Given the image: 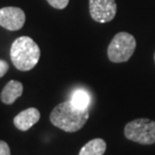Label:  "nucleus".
<instances>
[{"label": "nucleus", "mask_w": 155, "mask_h": 155, "mask_svg": "<svg viewBox=\"0 0 155 155\" xmlns=\"http://www.w3.org/2000/svg\"><path fill=\"white\" fill-rule=\"evenodd\" d=\"M89 116V109H78L71 101H66L54 108L49 119L52 125L64 131L77 132L85 126Z\"/></svg>", "instance_id": "1"}, {"label": "nucleus", "mask_w": 155, "mask_h": 155, "mask_svg": "<svg viewBox=\"0 0 155 155\" xmlns=\"http://www.w3.org/2000/svg\"><path fill=\"white\" fill-rule=\"evenodd\" d=\"M10 58L17 70L27 72L38 64L40 58V48L28 36H20L13 41L10 48Z\"/></svg>", "instance_id": "2"}, {"label": "nucleus", "mask_w": 155, "mask_h": 155, "mask_svg": "<svg viewBox=\"0 0 155 155\" xmlns=\"http://www.w3.org/2000/svg\"><path fill=\"white\" fill-rule=\"evenodd\" d=\"M136 45L137 42L131 33L125 31L118 32L108 45V58L115 64L125 63L131 58L136 49Z\"/></svg>", "instance_id": "3"}, {"label": "nucleus", "mask_w": 155, "mask_h": 155, "mask_svg": "<svg viewBox=\"0 0 155 155\" xmlns=\"http://www.w3.org/2000/svg\"><path fill=\"white\" fill-rule=\"evenodd\" d=\"M126 138L142 145L155 143V121L146 118L135 119L127 123L124 129Z\"/></svg>", "instance_id": "4"}, {"label": "nucleus", "mask_w": 155, "mask_h": 155, "mask_svg": "<svg viewBox=\"0 0 155 155\" xmlns=\"http://www.w3.org/2000/svg\"><path fill=\"white\" fill-rule=\"evenodd\" d=\"M90 15L99 23H107L113 20L117 13L115 0H89Z\"/></svg>", "instance_id": "5"}, {"label": "nucleus", "mask_w": 155, "mask_h": 155, "mask_svg": "<svg viewBox=\"0 0 155 155\" xmlns=\"http://www.w3.org/2000/svg\"><path fill=\"white\" fill-rule=\"evenodd\" d=\"M25 23V13L19 7H3L0 9V26L5 29L15 31L22 28Z\"/></svg>", "instance_id": "6"}, {"label": "nucleus", "mask_w": 155, "mask_h": 155, "mask_svg": "<svg viewBox=\"0 0 155 155\" xmlns=\"http://www.w3.org/2000/svg\"><path fill=\"white\" fill-rule=\"evenodd\" d=\"M40 119V113L36 108H28V109L21 111L14 117L13 123L17 129L21 131H27L31 127L38 122Z\"/></svg>", "instance_id": "7"}, {"label": "nucleus", "mask_w": 155, "mask_h": 155, "mask_svg": "<svg viewBox=\"0 0 155 155\" xmlns=\"http://www.w3.org/2000/svg\"><path fill=\"white\" fill-rule=\"evenodd\" d=\"M23 93V86L18 81H10L6 84V86L3 88L0 98L4 104L11 105L13 104Z\"/></svg>", "instance_id": "8"}, {"label": "nucleus", "mask_w": 155, "mask_h": 155, "mask_svg": "<svg viewBox=\"0 0 155 155\" xmlns=\"http://www.w3.org/2000/svg\"><path fill=\"white\" fill-rule=\"evenodd\" d=\"M107 144L105 140L96 138L89 141L81 149L79 155H103L106 151Z\"/></svg>", "instance_id": "9"}, {"label": "nucleus", "mask_w": 155, "mask_h": 155, "mask_svg": "<svg viewBox=\"0 0 155 155\" xmlns=\"http://www.w3.org/2000/svg\"><path fill=\"white\" fill-rule=\"evenodd\" d=\"M70 101L78 109L85 110L89 109L90 103H91V97H90L89 93L86 92L85 90L79 89L73 93Z\"/></svg>", "instance_id": "10"}, {"label": "nucleus", "mask_w": 155, "mask_h": 155, "mask_svg": "<svg viewBox=\"0 0 155 155\" xmlns=\"http://www.w3.org/2000/svg\"><path fill=\"white\" fill-rule=\"evenodd\" d=\"M51 7L55 9H64L69 4L70 0H46Z\"/></svg>", "instance_id": "11"}, {"label": "nucleus", "mask_w": 155, "mask_h": 155, "mask_svg": "<svg viewBox=\"0 0 155 155\" xmlns=\"http://www.w3.org/2000/svg\"><path fill=\"white\" fill-rule=\"evenodd\" d=\"M0 155H10V148L4 141L0 140Z\"/></svg>", "instance_id": "12"}, {"label": "nucleus", "mask_w": 155, "mask_h": 155, "mask_svg": "<svg viewBox=\"0 0 155 155\" xmlns=\"http://www.w3.org/2000/svg\"><path fill=\"white\" fill-rule=\"evenodd\" d=\"M8 69H9V66H8L7 61L0 60V78H2L8 72Z\"/></svg>", "instance_id": "13"}, {"label": "nucleus", "mask_w": 155, "mask_h": 155, "mask_svg": "<svg viewBox=\"0 0 155 155\" xmlns=\"http://www.w3.org/2000/svg\"><path fill=\"white\" fill-rule=\"evenodd\" d=\"M154 61H155V52H154Z\"/></svg>", "instance_id": "14"}]
</instances>
